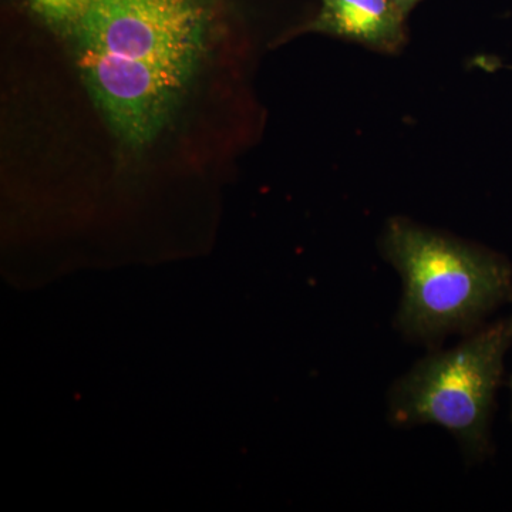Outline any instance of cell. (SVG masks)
Here are the masks:
<instances>
[{
    "label": "cell",
    "instance_id": "cell-4",
    "mask_svg": "<svg viewBox=\"0 0 512 512\" xmlns=\"http://www.w3.org/2000/svg\"><path fill=\"white\" fill-rule=\"evenodd\" d=\"M406 19L392 0H320L318 15L303 30L396 55L406 46Z\"/></svg>",
    "mask_w": 512,
    "mask_h": 512
},
{
    "label": "cell",
    "instance_id": "cell-1",
    "mask_svg": "<svg viewBox=\"0 0 512 512\" xmlns=\"http://www.w3.org/2000/svg\"><path fill=\"white\" fill-rule=\"evenodd\" d=\"M204 0H90L63 36L97 109L128 146L150 144L197 73Z\"/></svg>",
    "mask_w": 512,
    "mask_h": 512
},
{
    "label": "cell",
    "instance_id": "cell-2",
    "mask_svg": "<svg viewBox=\"0 0 512 512\" xmlns=\"http://www.w3.org/2000/svg\"><path fill=\"white\" fill-rule=\"evenodd\" d=\"M383 249L404 282L400 322L417 336L463 328L510 291L503 258L403 218L387 224Z\"/></svg>",
    "mask_w": 512,
    "mask_h": 512
},
{
    "label": "cell",
    "instance_id": "cell-5",
    "mask_svg": "<svg viewBox=\"0 0 512 512\" xmlns=\"http://www.w3.org/2000/svg\"><path fill=\"white\" fill-rule=\"evenodd\" d=\"M29 8L57 32H66L82 15L90 0H25Z\"/></svg>",
    "mask_w": 512,
    "mask_h": 512
},
{
    "label": "cell",
    "instance_id": "cell-3",
    "mask_svg": "<svg viewBox=\"0 0 512 512\" xmlns=\"http://www.w3.org/2000/svg\"><path fill=\"white\" fill-rule=\"evenodd\" d=\"M511 336L512 323H498L421 362L394 390V421L439 424L464 446H480Z\"/></svg>",
    "mask_w": 512,
    "mask_h": 512
},
{
    "label": "cell",
    "instance_id": "cell-6",
    "mask_svg": "<svg viewBox=\"0 0 512 512\" xmlns=\"http://www.w3.org/2000/svg\"><path fill=\"white\" fill-rule=\"evenodd\" d=\"M420 2L421 0H392L393 5L402 13L404 18H407Z\"/></svg>",
    "mask_w": 512,
    "mask_h": 512
}]
</instances>
